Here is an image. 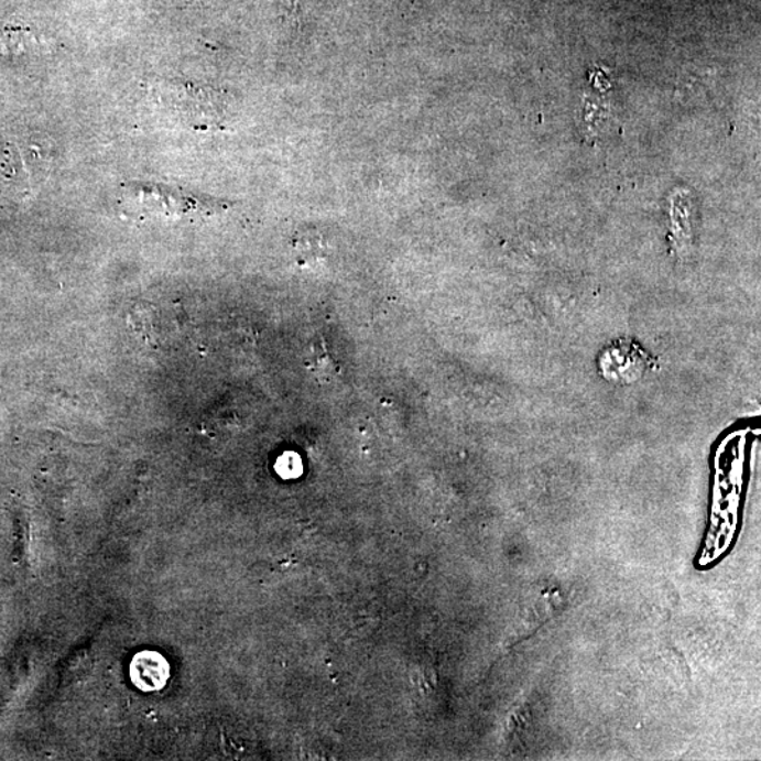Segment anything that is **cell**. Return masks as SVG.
<instances>
[{"mask_svg": "<svg viewBox=\"0 0 761 761\" xmlns=\"http://www.w3.org/2000/svg\"><path fill=\"white\" fill-rule=\"evenodd\" d=\"M134 198L139 200V204L143 202L150 211L164 216H210L230 206L228 202L214 199L210 196H199L161 185H139Z\"/></svg>", "mask_w": 761, "mask_h": 761, "instance_id": "cell-1", "label": "cell"}, {"mask_svg": "<svg viewBox=\"0 0 761 761\" xmlns=\"http://www.w3.org/2000/svg\"><path fill=\"white\" fill-rule=\"evenodd\" d=\"M178 106L195 128L225 129L228 104L220 93L210 88L185 87L180 93Z\"/></svg>", "mask_w": 761, "mask_h": 761, "instance_id": "cell-2", "label": "cell"}, {"mask_svg": "<svg viewBox=\"0 0 761 761\" xmlns=\"http://www.w3.org/2000/svg\"><path fill=\"white\" fill-rule=\"evenodd\" d=\"M130 678L140 692H160L168 683L170 663L163 654L144 650L135 654L130 663Z\"/></svg>", "mask_w": 761, "mask_h": 761, "instance_id": "cell-3", "label": "cell"}, {"mask_svg": "<svg viewBox=\"0 0 761 761\" xmlns=\"http://www.w3.org/2000/svg\"><path fill=\"white\" fill-rule=\"evenodd\" d=\"M296 254L300 263L307 264L324 259L326 254V241L324 236L316 230H301L294 240Z\"/></svg>", "mask_w": 761, "mask_h": 761, "instance_id": "cell-4", "label": "cell"}]
</instances>
